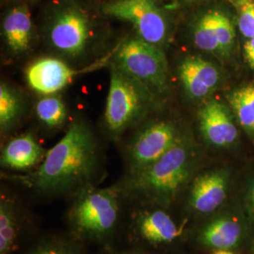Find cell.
Returning <instances> with one entry per match:
<instances>
[{
    "mask_svg": "<svg viewBox=\"0 0 254 254\" xmlns=\"http://www.w3.org/2000/svg\"><path fill=\"white\" fill-rule=\"evenodd\" d=\"M96 144L91 128L76 121L50 149L29 180L38 190L59 193L89 181L96 166Z\"/></svg>",
    "mask_w": 254,
    "mask_h": 254,
    "instance_id": "obj_1",
    "label": "cell"
},
{
    "mask_svg": "<svg viewBox=\"0 0 254 254\" xmlns=\"http://www.w3.org/2000/svg\"><path fill=\"white\" fill-rule=\"evenodd\" d=\"M92 0H50L43 12L42 27L56 53L70 60L88 54L105 17L101 3Z\"/></svg>",
    "mask_w": 254,
    "mask_h": 254,
    "instance_id": "obj_2",
    "label": "cell"
},
{
    "mask_svg": "<svg viewBox=\"0 0 254 254\" xmlns=\"http://www.w3.org/2000/svg\"><path fill=\"white\" fill-rule=\"evenodd\" d=\"M158 95L116 65H111L105 121L109 131L119 135L135 126L157 108Z\"/></svg>",
    "mask_w": 254,
    "mask_h": 254,
    "instance_id": "obj_3",
    "label": "cell"
},
{
    "mask_svg": "<svg viewBox=\"0 0 254 254\" xmlns=\"http://www.w3.org/2000/svg\"><path fill=\"white\" fill-rule=\"evenodd\" d=\"M191 166L190 149L178 139L157 161L132 175L129 190L146 200L168 202L190 178Z\"/></svg>",
    "mask_w": 254,
    "mask_h": 254,
    "instance_id": "obj_4",
    "label": "cell"
},
{
    "mask_svg": "<svg viewBox=\"0 0 254 254\" xmlns=\"http://www.w3.org/2000/svg\"><path fill=\"white\" fill-rule=\"evenodd\" d=\"M114 65L144 84L157 95L169 91V70L161 48L141 38L128 37L118 46Z\"/></svg>",
    "mask_w": 254,
    "mask_h": 254,
    "instance_id": "obj_5",
    "label": "cell"
},
{
    "mask_svg": "<svg viewBox=\"0 0 254 254\" xmlns=\"http://www.w3.org/2000/svg\"><path fill=\"white\" fill-rule=\"evenodd\" d=\"M106 17L130 23L136 36L162 48L170 33V20L158 0H106L101 2Z\"/></svg>",
    "mask_w": 254,
    "mask_h": 254,
    "instance_id": "obj_6",
    "label": "cell"
},
{
    "mask_svg": "<svg viewBox=\"0 0 254 254\" xmlns=\"http://www.w3.org/2000/svg\"><path fill=\"white\" fill-rule=\"evenodd\" d=\"M119 218L117 192L113 190H84L74 200L71 223L81 236L102 238L109 235Z\"/></svg>",
    "mask_w": 254,
    "mask_h": 254,
    "instance_id": "obj_7",
    "label": "cell"
},
{
    "mask_svg": "<svg viewBox=\"0 0 254 254\" xmlns=\"http://www.w3.org/2000/svg\"><path fill=\"white\" fill-rule=\"evenodd\" d=\"M177 131L171 122L159 121L146 127L135 137L129 151L132 175L140 173L163 156L177 141Z\"/></svg>",
    "mask_w": 254,
    "mask_h": 254,
    "instance_id": "obj_8",
    "label": "cell"
},
{
    "mask_svg": "<svg viewBox=\"0 0 254 254\" xmlns=\"http://www.w3.org/2000/svg\"><path fill=\"white\" fill-rule=\"evenodd\" d=\"M79 72L60 59L43 58L27 67L26 79L28 86L38 93L56 94L67 87Z\"/></svg>",
    "mask_w": 254,
    "mask_h": 254,
    "instance_id": "obj_9",
    "label": "cell"
},
{
    "mask_svg": "<svg viewBox=\"0 0 254 254\" xmlns=\"http://www.w3.org/2000/svg\"><path fill=\"white\" fill-rule=\"evenodd\" d=\"M201 134L210 144L217 147L232 145L238 131L227 107L219 101L211 99L199 111Z\"/></svg>",
    "mask_w": 254,
    "mask_h": 254,
    "instance_id": "obj_10",
    "label": "cell"
},
{
    "mask_svg": "<svg viewBox=\"0 0 254 254\" xmlns=\"http://www.w3.org/2000/svg\"><path fill=\"white\" fill-rule=\"evenodd\" d=\"M179 75L186 93L191 99L206 98L216 90L220 81L218 68L208 61L190 56L179 66Z\"/></svg>",
    "mask_w": 254,
    "mask_h": 254,
    "instance_id": "obj_11",
    "label": "cell"
},
{
    "mask_svg": "<svg viewBox=\"0 0 254 254\" xmlns=\"http://www.w3.org/2000/svg\"><path fill=\"white\" fill-rule=\"evenodd\" d=\"M1 28L5 45L11 54H24L30 49L34 25L27 2H17L7 9Z\"/></svg>",
    "mask_w": 254,
    "mask_h": 254,
    "instance_id": "obj_12",
    "label": "cell"
},
{
    "mask_svg": "<svg viewBox=\"0 0 254 254\" xmlns=\"http://www.w3.org/2000/svg\"><path fill=\"white\" fill-rule=\"evenodd\" d=\"M227 176L223 172H210L196 178L190 196L191 208L200 214H209L225 201Z\"/></svg>",
    "mask_w": 254,
    "mask_h": 254,
    "instance_id": "obj_13",
    "label": "cell"
},
{
    "mask_svg": "<svg viewBox=\"0 0 254 254\" xmlns=\"http://www.w3.org/2000/svg\"><path fill=\"white\" fill-rule=\"evenodd\" d=\"M45 150L31 134L10 139L1 153V165L7 169L25 171L44 160Z\"/></svg>",
    "mask_w": 254,
    "mask_h": 254,
    "instance_id": "obj_14",
    "label": "cell"
},
{
    "mask_svg": "<svg viewBox=\"0 0 254 254\" xmlns=\"http://www.w3.org/2000/svg\"><path fill=\"white\" fill-rule=\"evenodd\" d=\"M243 230L241 224L230 217H221L209 222L200 231V243L210 249L228 251L235 248L241 240Z\"/></svg>",
    "mask_w": 254,
    "mask_h": 254,
    "instance_id": "obj_15",
    "label": "cell"
},
{
    "mask_svg": "<svg viewBox=\"0 0 254 254\" xmlns=\"http://www.w3.org/2000/svg\"><path fill=\"white\" fill-rule=\"evenodd\" d=\"M136 226L140 236L153 244L171 243L181 233L171 216L161 210L141 214L137 218Z\"/></svg>",
    "mask_w": 254,
    "mask_h": 254,
    "instance_id": "obj_16",
    "label": "cell"
},
{
    "mask_svg": "<svg viewBox=\"0 0 254 254\" xmlns=\"http://www.w3.org/2000/svg\"><path fill=\"white\" fill-rule=\"evenodd\" d=\"M217 8H209L198 14L192 23L193 43L206 53L219 54L217 37Z\"/></svg>",
    "mask_w": 254,
    "mask_h": 254,
    "instance_id": "obj_17",
    "label": "cell"
},
{
    "mask_svg": "<svg viewBox=\"0 0 254 254\" xmlns=\"http://www.w3.org/2000/svg\"><path fill=\"white\" fill-rule=\"evenodd\" d=\"M24 111V101L17 91L7 83L0 85V128L2 132L18 123Z\"/></svg>",
    "mask_w": 254,
    "mask_h": 254,
    "instance_id": "obj_18",
    "label": "cell"
},
{
    "mask_svg": "<svg viewBox=\"0 0 254 254\" xmlns=\"http://www.w3.org/2000/svg\"><path fill=\"white\" fill-rule=\"evenodd\" d=\"M229 101L241 127L254 136V84L233 92Z\"/></svg>",
    "mask_w": 254,
    "mask_h": 254,
    "instance_id": "obj_19",
    "label": "cell"
},
{
    "mask_svg": "<svg viewBox=\"0 0 254 254\" xmlns=\"http://www.w3.org/2000/svg\"><path fill=\"white\" fill-rule=\"evenodd\" d=\"M17 236V218L11 200L5 197L0 201V254H9Z\"/></svg>",
    "mask_w": 254,
    "mask_h": 254,
    "instance_id": "obj_20",
    "label": "cell"
},
{
    "mask_svg": "<svg viewBox=\"0 0 254 254\" xmlns=\"http://www.w3.org/2000/svg\"><path fill=\"white\" fill-rule=\"evenodd\" d=\"M37 118L49 128H56L64 124L67 119V109L61 96L48 94L37 102Z\"/></svg>",
    "mask_w": 254,
    "mask_h": 254,
    "instance_id": "obj_21",
    "label": "cell"
},
{
    "mask_svg": "<svg viewBox=\"0 0 254 254\" xmlns=\"http://www.w3.org/2000/svg\"><path fill=\"white\" fill-rule=\"evenodd\" d=\"M217 37L219 55L223 57L230 55L235 44L236 31L229 16L219 9L217 10Z\"/></svg>",
    "mask_w": 254,
    "mask_h": 254,
    "instance_id": "obj_22",
    "label": "cell"
},
{
    "mask_svg": "<svg viewBox=\"0 0 254 254\" xmlns=\"http://www.w3.org/2000/svg\"><path fill=\"white\" fill-rule=\"evenodd\" d=\"M238 15V27L246 39L254 37V0H232Z\"/></svg>",
    "mask_w": 254,
    "mask_h": 254,
    "instance_id": "obj_23",
    "label": "cell"
},
{
    "mask_svg": "<svg viewBox=\"0 0 254 254\" xmlns=\"http://www.w3.org/2000/svg\"><path fill=\"white\" fill-rule=\"evenodd\" d=\"M30 254H76L72 248L61 244H48L38 248Z\"/></svg>",
    "mask_w": 254,
    "mask_h": 254,
    "instance_id": "obj_24",
    "label": "cell"
},
{
    "mask_svg": "<svg viewBox=\"0 0 254 254\" xmlns=\"http://www.w3.org/2000/svg\"><path fill=\"white\" fill-rule=\"evenodd\" d=\"M244 54L247 63L254 70V37L248 39L244 45Z\"/></svg>",
    "mask_w": 254,
    "mask_h": 254,
    "instance_id": "obj_25",
    "label": "cell"
},
{
    "mask_svg": "<svg viewBox=\"0 0 254 254\" xmlns=\"http://www.w3.org/2000/svg\"><path fill=\"white\" fill-rule=\"evenodd\" d=\"M202 1H206V0H175L177 4H182V5H192V4L200 3Z\"/></svg>",
    "mask_w": 254,
    "mask_h": 254,
    "instance_id": "obj_26",
    "label": "cell"
},
{
    "mask_svg": "<svg viewBox=\"0 0 254 254\" xmlns=\"http://www.w3.org/2000/svg\"><path fill=\"white\" fill-rule=\"evenodd\" d=\"M251 202H252V205H253L254 211V183L253 187H252V190H251Z\"/></svg>",
    "mask_w": 254,
    "mask_h": 254,
    "instance_id": "obj_27",
    "label": "cell"
},
{
    "mask_svg": "<svg viewBox=\"0 0 254 254\" xmlns=\"http://www.w3.org/2000/svg\"><path fill=\"white\" fill-rule=\"evenodd\" d=\"M232 254V253H230V252H228V251H218L216 254Z\"/></svg>",
    "mask_w": 254,
    "mask_h": 254,
    "instance_id": "obj_28",
    "label": "cell"
},
{
    "mask_svg": "<svg viewBox=\"0 0 254 254\" xmlns=\"http://www.w3.org/2000/svg\"><path fill=\"white\" fill-rule=\"evenodd\" d=\"M29 1H30V3H37V2H40L42 0H29Z\"/></svg>",
    "mask_w": 254,
    "mask_h": 254,
    "instance_id": "obj_29",
    "label": "cell"
},
{
    "mask_svg": "<svg viewBox=\"0 0 254 254\" xmlns=\"http://www.w3.org/2000/svg\"><path fill=\"white\" fill-rule=\"evenodd\" d=\"M253 254H254V247H253Z\"/></svg>",
    "mask_w": 254,
    "mask_h": 254,
    "instance_id": "obj_30",
    "label": "cell"
},
{
    "mask_svg": "<svg viewBox=\"0 0 254 254\" xmlns=\"http://www.w3.org/2000/svg\"><path fill=\"white\" fill-rule=\"evenodd\" d=\"M105 1H106V0H105Z\"/></svg>",
    "mask_w": 254,
    "mask_h": 254,
    "instance_id": "obj_31",
    "label": "cell"
}]
</instances>
